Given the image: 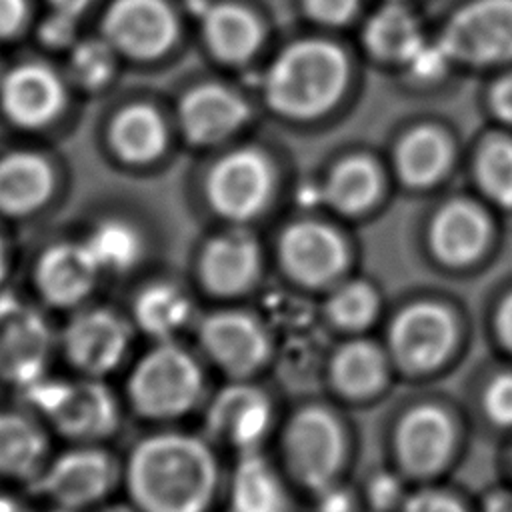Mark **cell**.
<instances>
[{"label": "cell", "instance_id": "ffe728a7", "mask_svg": "<svg viewBox=\"0 0 512 512\" xmlns=\"http://www.w3.org/2000/svg\"><path fill=\"white\" fill-rule=\"evenodd\" d=\"M228 510L290 512L286 484L260 450L238 454L228 478Z\"/></svg>", "mask_w": 512, "mask_h": 512}, {"label": "cell", "instance_id": "7c38bea8", "mask_svg": "<svg viewBox=\"0 0 512 512\" xmlns=\"http://www.w3.org/2000/svg\"><path fill=\"white\" fill-rule=\"evenodd\" d=\"M456 446V424L436 404L410 408L396 426L394 448L400 468L414 476H434L446 468Z\"/></svg>", "mask_w": 512, "mask_h": 512}, {"label": "cell", "instance_id": "ab89813d", "mask_svg": "<svg viewBox=\"0 0 512 512\" xmlns=\"http://www.w3.org/2000/svg\"><path fill=\"white\" fill-rule=\"evenodd\" d=\"M356 2L358 0H306V6L316 20L338 24L354 12Z\"/></svg>", "mask_w": 512, "mask_h": 512}, {"label": "cell", "instance_id": "6da1fadb", "mask_svg": "<svg viewBox=\"0 0 512 512\" xmlns=\"http://www.w3.org/2000/svg\"><path fill=\"white\" fill-rule=\"evenodd\" d=\"M212 442L178 426H158L122 458V490L138 512H210L220 490Z\"/></svg>", "mask_w": 512, "mask_h": 512}, {"label": "cell", "instance_id": "7402d4cb", "mask_svg": "<svg viewBox=\"0 0 512 512\" xmlns=\"http://www.w3.org/2000/svg\"><path fill=\"white\" fill-rule=\"evenodd\" d=\"M258 274V250L246 234L214 238L204 250L200 276L212 294L234 296L244 292Z\"/></svg>", "mask_w": 512, "mask_h": 512}, {"label": "cell", "instance_id": "f1b7e54d", "mask_svg": "<svg viewBox=\"0 0 512 512\" xmlns=\"http://www.w3.org/2000/svg\"><path fill=\"white\" fill-rule=\"evenodd\" d=\"M448 162V144L434 128H418L410 132L398 146L396 166L400 176L412 186L434 182Z\"/></svg>", "mask_w": 512, "mask_h": 512}, {"label": "cell", "instance_id": "2e32d148", "mask_svg": "<svg viewBox=\"0 0 512 512\" xmlns=\"http://www.w3.org/2000/svg\"><path fill=\"white\" fill-rule=\"evenodd\" d=\"M270 168L264 156L252 150H238L222 158L208 180L212 206L228 218L256 214L270 192Z\"/></svg>", "mask_w": 512, "mask_h": 512}, {"label": "cell", "instance_id": "b9f144b4", "mask_svg": "<svg viewBox=\"0 0 512 512\" xmlns=\"http://www.w3.org/2000/svg\"><path fill=\"white\" fill-rule=\"evenodd\" d=\"M496 330L502 346L512 354V294L502 302L496 316Z\"/></svg>", "mask_w": 512, "mask_h": 512}, {"label": "cell", "instance_id": "7dc6e473", "mask_svg": "<svg viewBox=\"0 0 512 512\" xmlns=\"http://www.w3.org/2000/svg\"><path fill=\"white\" fill-rule=\"evenodd\" d=\"M92 512H138L128 500L126 502H106V504H102L100 508H96V510H92Z\"/></svg>", "mask_w": 512, "mask_h": 512}, {"label": "cell", "instance_id": "603a6c76", "mask_svg": "<svg viewBox=\"0 0 512 512\" xmlns=\"http://www.w3.org/2000/svg\"><path fill=\"white\" fill-rule=\"evenodd\" d=\"M246 118V104L222 86H200L180 104V120L190 140L216 142L236 130Z\"/></svg>", "mask_w": 512, "mask_h": 512}, {"label": "cell", "instance_id": "f35d334b", "mask_svg": "<svg viewBox=\"0 0 512 512\" xmlns=\"http://www.w3.org/2000/svg\"><path fill=\"white\" fill-rule=\"evenodd\" d=\"M316 512H356L358 500L354 490L344 486L340 480L316 492Z\"/></svg>", "mask_w": 512, "mask_h": 512}, {"label": "cell", "instance_id": "4316f807", "mask_svg": "<svg viewBox=\"0 0 512 512\" xmlns=\"http://www.w3.org/2000/svg\"><path fill=\"white\" fill-rule=\"evenodd\" d=\"M112 144L124 160L148 162L156 158L166 144L164 120L152 106H128L112 124Z\"/></svg>", "mask_w": 512, "mask_h": 512}, {"label": "cell", "instance_id": "d590c367", "mask_svg": "<svg viewBox=\"0 0 512 512\" xmlns=\"http://www.w3.org/2000/svg\"><path fill=\"white\" fill-rule=\"evenodd\" d=\"M406 496L404 480L388 470L370 474L364 490V498L374 512H398Z\"/></svg>", "mask_w": 512, "mask_h": 512}, {"label": "cell", "instance_id": "277c9868", "mask_svg": "<svg viewBox=\"0 0 512 512\" xmlns=\"http://www.w3.org/2000/svg\"><path fill=\"white\" fill-rule=\"evenodd\" d=\"M346 58L330 42L306 40L280 54L266 78V96L278 112L310 118L324 112L342 92Z\"/></svg>", "mask_w": 512, "mask_h": 512}, {"label": "cell", "instance_id": "83f0119b", "mask_svg": "<svg viewBox=\"0 0 512 512\" xmlns=\"http://www.w3.org/2000/svg\"><path fill=\"white\" fill-rule=\"evenodd\" d=\"M204 32L214 54L230 62L248 58L260 42V24L256 18L248 10L232 4L212 8L206 16Z\"/></svg>", "mask_w": 512, "mask_h": 512}, {"label": "cell", "instance_id": "484cf974", "mask_svg": "<svg viewBox=\"0 0 512 512\" xmlns=\"http://www.w3.org/2000/svg\"><path fill=\"white\" fill-rule=\"evenodd\" d=\"M52 190L48 162L30 152H14L0 158V210L26 214L36 210Z\"/></svg>", "mask_w": 512, "mask_h": 512}, {"label": "cell", "instance_id": "74e56055", "mask_svg": "<svg viewBox=\"0 0 512 512\" xmlns=\"http://www.w3.org/2000/svg\"><path fill=\"white\" fill-rule=\"evenodd\" d=\"M398 512H468L462 502L446 490L424 488L406 496Z\"/></svg>", "mask_w": 512, "mask_h": 512}, {"label": "cell", "instance_id": "4fadbf2b", "mask_svg": "<svg viewBox=\"0 0 512 512\" xmlns=\"http://www.w3.org/2000/svg\"><path fill=\"white\" fill-rule=\"evenodd\" d=\"M444 48L462 60L494 62L512 58V0H476L448 24Z\"/></svg>", "mask_w": 512, "mask_h": 512}, {"label": "cell", "instance_id": "9a60e30c", "mask_svg": "<svg viewBox=\"0 0 512 512\" xmlns=\"http://www.w3.org/2000/svg\"><path fill=\"white\" fill-rule=\"evenodd\" d=\"M100 272L86 244L62 242L40 256L34 282L48 306L68 310L80 306L92 294Z\"/></svg>", "mask_w": 512, "mask_h": 512}, {"label": "cell", "instance_id": "bcb514c9", "mask_svg": "<svg viewBox=\"0 0 512 512\" xmlns=\"http://www.w3.org/2000/svg\"><path fill=\"white\" fill-rule=\"evenodd\" d=\"M0 512H32V510H28V506L18 502L14 496L0 494Z\"/></svg>", "mask_w": 512, "mask_h": 512}, {"label": "cell", "instance_id": "52a82bcc", "mask_svg": "<svg viewBox=\"0 0 512 512\" xmlns=\"http://www.w3.org/2000/svg\"><path fill=\"white\" fill-rule=\"evenodd\" d=\"M284 456L292 476L312 494L338 482L346 438L336 414L322 406L298 410L284 428Z\"/></svg>", "mask_w": 512, "mask_h": 512}, {"label": "cell", "instance_id": "836d02e7", "mask_svg": "<svg viewBox=\"0 0 512 512\" xmlns=\"http://www.w3.org/2000/svg\"><path fill=\"white\" fill-rule=\"evenodd\" d=\"M478 180L484 192L502 206H512V142L490 140L478 156Z\"/></svg>", "mask_w": 512, "mask_h": 512}, {"label": "cell", "instance_id": "e575fe53", "mask_svg": "<svg viewBox=\"0 0 512 512\" xmlns=\"http://www.w3.org/2000/svg\"><path fill=\"white\" fill-rule=\"evenodd\" d=\"M114 46L106 40H84L74 48L72 70L86 88L102 86L114 72Z\"/></svg>", "mask_w": 512, "mask_h": 512}, {"label": "cell", "instance_id": "7bdbcfd3", "mask_svg": "<svg viewBox=\"0 0 512 512\" xmlns=\"http://www.w3.org/2000/svg\"><path fill=\"white\" fill-rule=\"evenodd\" d=\"M492 100H494V108H496L498 116L512 124V76L504 78L496 86Z\"/></svg>", "mask_w": 512, "mask_h": 512}, {"label": "cell", "instance_id": "8d00e7d4", "mask_svg": "<svg viewBox=\"0 0 512 512\" xmlns=\"http://www.w3.org/2000/svg\"><path fill=\"white\" fill-rule=\"evenodd\" d=\"M482 406L492 424L512 428V370H506L488 382Z\"/></svg>", "mask_w": 512, "mask_h": 512}, {"label": "cell", "instance_id": "1f68e13d", "mask_svg": "<svg viewBox=\"0 0 512 512\" xmlns=\"http://www.w3.org/2000/svg\"><path fill=\"white\" fill-rule=\"evenodd\" d=\"M378 192V172L366 158H348L332 172L326 196L332 206L342 212H358L366 208Z\"/></svg>", "mask_w": 512, "mask_h": 512}, {"label": "cell", "instance_id": "ba28073f", "mask_svg": "<svg viewBox=\"0 0 512 512\" xmlns=\"http://www.w3.org/2000/svg\"><path fill=\"white\" fill-rule=\"evenodd\" d=\"M56 348L58 338L36 308L0 296V384L22 392L42 380Z\"/></svg>", "mask_w": 512, "mask_h": 512}, {"label": "cell", "instance_id": "7a4b0ae2", "mask_svg": "<svg viewBox=\"0 0 512 512\" xmlns=\"http://www.w3.org/2000/svg\"><path fill=\"white\" fill-rule=\"evenodd\" d=\"M206 398V374L198 356L178 340L152 342L128 366L124 408L152 428L176 426Z\"/></svg>", "mask_w": 512, "mask_h": 512}, {"label": "cell", "instance_id": "5b68a950", "mask_svg": "<svg viewBox=\"0 0 512 512\" xmlns=\"http://www.w3.org/2000/svg\"><path fill=\"white\" fill-rule=\"evenodd\" d=\"M122 488V458L106 444H68L52 454L30 490L50 508L92 512Z\"/></svg>", "mask_w": 512, "mask_h": 512}, {"label": "cell", "instance_id": "30bf717a", "mask_svg": "<svg viewBox=\"0 0 512 512\" xmlns=\"http://www.w3.org/2000/svg\"><path fill=\"white\" fill-rule=\"evenodd\" d=\"M456 342L454 316L442 304L422 300L402 308L388 332L392 358L408 372H428L444 364Z\"/></svg>", "mask_w": 512, "mask_h": 512}, {"label": "cell", "instance_id": "4dcf8cb0", "mask_svg": "<svg viewBox=\"0 0 512 512\" xmlns=\"http://www.w3.org/2000/svg\"><path fill=\"white\" fill-rule=\"evenodd\" d=\"M84 244L94 256L98 268L106 272H128L136 266L142 254V240L138 232L122 220L100 222Z\"/></svg>", "mask_w": 512, "mask_h": 512}, {"label": "cell", "instance_id": "e0dca14e", "mask_svg": "<svg viewBox=\"0 0 512 512\" xmlns=\"http://www.w3.org/2000/svg\"><path fill=\"white\" fill-rule=\"evenodd\" d=\"M50 456V430L38 416L0 410V480L30 488Z\"/></svg>", "mask_w": 512, "mask_h": 512}, {"label": "cell", "instance_id": "44dd1931", "mask_svg": "<svg viewBox=\"0 0 512 512\" xmlns=\"http://www.w3.org/2000/svg\"><path fill=\"white\" fill-rule=\"evenodd\" d=\"M130 320L136 332L150 342H170L192 324L194 310L184 290L172 282H152L144 286L134 302Z\"/></svg>", "mask_w": 512, "mask_h": 512}, {"label": "cell", "instance_id": "3957f363", "mask_svg": "<svg viewBox=\"0 0 512 512\" xmlns=\"http://www.w3.org/2000/svg\"><path fill=\"white\" fill-rule=\"evenodd\" d=\"M18 394L66 444H108L122 424L124 402L108 380L44 376Z\"/></svg>", "mask_w": 512, "mask_h": 512}, {"label": "cell", "instance_id": "ee69618b", "mask_svg": "<svg viewBox=\"0 0 512 512\" xmlns=\"http://www.w3.org/2000/svg\"><path fill=\"white\" fill-rule=\"evenodd\" d=\"M482 512H512V488H496L484 496Z\"/></svg>", "mask_w": 512, "mask_h": 512}, {"label": "cell", "instance_id": "ac0fdd59", "mask_svg": "<svg viewBox=\"0 0 512 512\" xmlns=\"http://www.w3.org/2000/svg\"><path fill=\"white\" fill-rule=\"evenodd\" d=\"M4 112L20 126L50 122L64 104L58 76L44 64H22L6 74L0 86Z\"/></svg>", "mask_w": 512, "mask_h": 512}, {"label": "cell", "instance_id": "9c48e42d", "mask_svg": "<svg viewBox=\"0 0 512 512\" xmlns=\"http://www.w3.org/2000/svg\"><path fill=\"white\" fill-rule=\"evenodd\" d=\"M196 340L206 360L230 380H248L272 352L260 320L238 310L212 312L198 320Z\"/></svg>", "mask_w": 512, "mask_h": 512}, {"label": "cell", "instance_id": "c3c4849f", "mask_svg": "<svg viewBox=\"0 0 512 512\" xmlns=\"http://www.w3.org/2000/svg\"><path fill=\"white\" fill-rule=\"evenodd\" d=\"M4 272H6V260H4V242L0 238V284L4 280Z\"/></svg>", "mask_w": 512, "mask_h": 512}, {"label": "cell", "instance_id": "8fae6325", "mask_svg": "<svg viewBox=\"0 0 512 512\" xmlns=\"http://www.w3.org/2000/svg\"><path fill=\"white\" fill-rule=\"evenodd\" d=\"M208 440L238 454L260 450L272 430L274 408L264 390L248 380H230L208 400L204 412Z\"/></svg>", "mask_w": 512, "mask_h": 512}, {"label": "cell", "instance_id": "f546056e", "mask_svg": "<svg viewBox=\"0 0 512 512\" xmlns=\"http://www.w3.org/2000/svg\"><path fill=\"white\" fill-rule=\"evenodd\" d=\"M368 46L384 58H414L422 48L416 20L400 6L382 8L366 28Z\"/></svg>", "mask_w": 512, "mask_h": 512}, {"label": "cell", "instance_id": "8992f818", "mask_svg": "<svg viewBox=\"0 0 512 512\" xmlns=\"http://www.w3.org/2000/svg\"><path fill=\"white\" fill-rule=\"evenodd\" d=\"M134 332L132 320L112 308H84L60 330L58 350L76 376L108 380L130 360Z\"/></svg>", "mask_w": 512, "mask_h": 512}, {"label": "cell", "instance_id": "cb8c5ba5", "mask_svg": "<svg viewBox=\"0 0 512 512\" xmlns=\"http://www.w3.org/2000/svg\"><path fill=\"white\" fill-rule=\"evenodd\" d=\"M330 378L342 396L370 398L388 380L386 352L370 340H350L332 356Z\"/></svg>", "mask_w": 512, "mask_h": 512}, {"label": "cell", "instance_id": "60d3db41", "mask_svg": "<svg viewBox=\"0 0 512 512\" xmlns=\"http://www.w3.org/2000/svg\"><path fill=\"white\" fill-rule=\"evenodd\" d=\"M26 18L24 0H0V38L12 36Z\"/></svg>", "mask_w": 512, "mask_h": 512}, {"label": "cell", "instance_id": "f6af8a7d", "mask_svg": "<svg viewBox=\"0 0 512 512\" xmlns=\"http://www.w3.org/2000/svg\"><path fill=\"white\" fill-rule=\"evenodd\" d=\"M88 2L90 0H50V4L54 8V16H60L70 22H76L78 14L84 12Z\"/></svg>", "mask_w": 512, "mask_h": 512}, {"label": "cell", "instance_id": "5bb4252c", "mask_svg": "<svg viewBox=\"0 0 512 512\" xmlns=\"http://www.w3.org/2000/svg\"><path fill=\"white\" fill-rule=\"evenodd\" d=\"M106 40L134 58H154L168 50L176 20L162 0H116L104 16Z\"/></svg>", "mask_w": 512, "mask_h": 512}, {"label": "cell", "instance_id": "d6986e66", "mask_svg": "<svg viewBox=\"0 0 512 512\" xmlns=\"http://www.w3.org/2000/svg\"><path fill=\"white\" fill-rule=\"evenodd\" d=\"M286 270L304 284L316 286L332 280L344 266L340 238L318 222H300L286 230L280 242Z\"/></svg>", "mask_w": 512, "mask_h": 512}, {"label": "cell", "instance_id": "d4e9b609", "mask_svg": "<svg viewBox=\"0 0 512 512\" xmlns=\"http://www.w3.org/2000/svg\"><path fill=\"white\" fill-rule=\"evenodd\" d=\"M486 242V220L480 210L466 202H452L440 210L432 224L436 256L452 266L472 262Z\"/></svg>", "mask_w": 512, "mask_h": 512}, {"label": "cell", "instance_id": "d6a6232c", "mask_svg": "<svg viewBox=\"0 0 512 512\" xmlns=\"http://www.w3.org/2000/svg\"><path fill=\"white\" fill-rule=\"evenodd\" d=\"M328 318L342 330H364L378 312V298L366 282H348L328 300Z\"/></svg>", "mask_w": 512, "mask_h": 512}]
</instances>
